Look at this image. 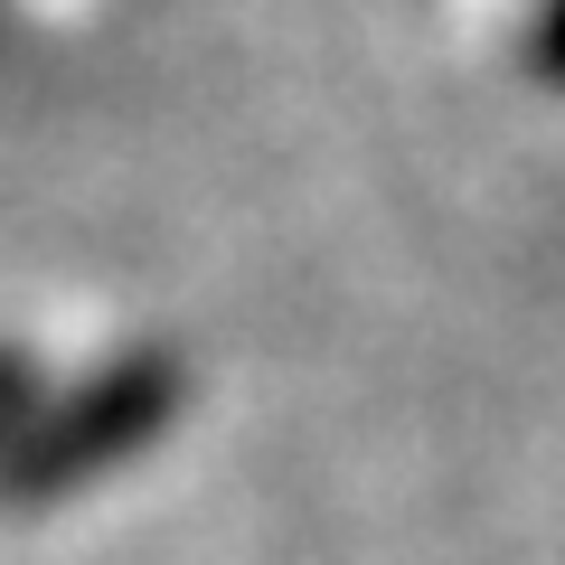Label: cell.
I'll use <instances>...</instances> for the list:
<instances>
[{
    "mask_svg": "<svg viewBox=\"0 0 565 565\" xmlns=\"http://www.w3.org/2000/svg\"><path fill=\"white\" fill-rule=\"evenodd\" d=\"M537 47H546V66H556V76H565V10H556V20H546V39H537Z\"/></svg>",
    "mask_w": 565,
    "mask_h": 565,
    "instance_id": "1",
    "label": "cell"
}]
</instances>
